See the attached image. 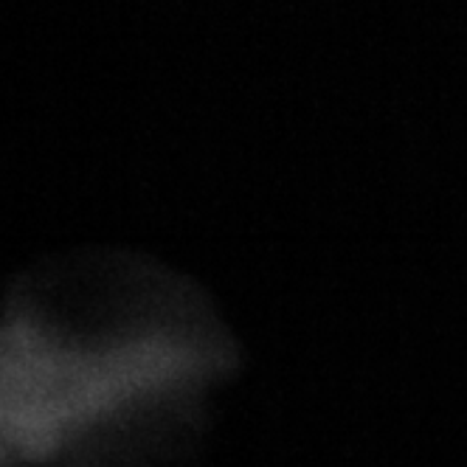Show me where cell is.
<instances>
[{
    "instance_id": "obj_1",
    "label": "cell",
    "mask_w": 467,
    "mask_h": 467,
    "mask_svg": "<svg viewBox=\"0 0 467 467\" xmlns=\"http://www.w3.org/2000/svg\"><path fill=\"white\" fill-rule=\"evenodd\" d=\"M237 366L214 302L163 265H40L0 305V467H161Z\"/></svg>"
}]
</instances>
